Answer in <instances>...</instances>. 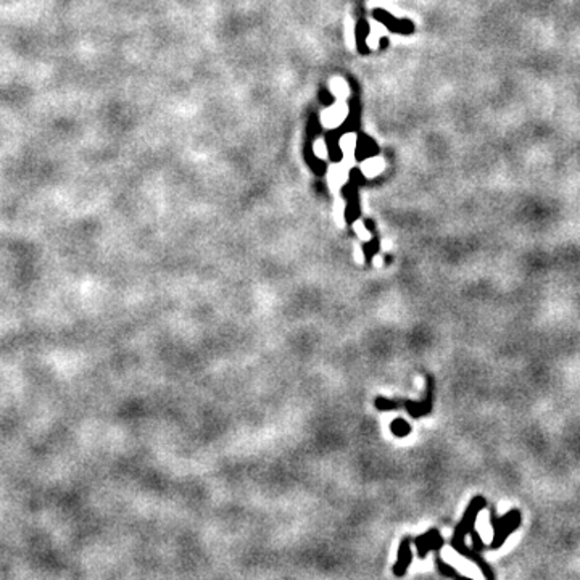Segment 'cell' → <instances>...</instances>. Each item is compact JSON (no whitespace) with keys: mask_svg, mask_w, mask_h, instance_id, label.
Wrapping results in <instances>:
<instances>
[{"mask_svg":"<svg viewBox=\"0 0 580 580\" xmlns=\"http://www.w3.org/2000/svg\"><path fill=\"white\" fill-rule=\"evenodd\" d=\"M485 504H487V500L483 498V497H477V498H474L473 500V503H470V506L467 508V511L464 513V517H463V521H461V524H459L458 527H456V532H455V537H453V540H451V545L461 553V554H466L467 558H470L473 561H476L479 566H480V569L483 571V575H485L487 578H493V574H492V571L488 569V566L483 563L479 556H474L476 553H473V551H469L466 547H464V535L467 534V532H470V529H474V521H476V517H477V513L482 510V508H485Z\"/></svg>","mask_w":580,"mask_h":580,"instance_id":"1","label":"cell"},{"mask_svg":"<svg viewBox=\"0 0 580 580\" xmlns=\"http://www.w3.org/2000/svg\"><path fill=\"white\" fill-rule=\"evenodd\" d=\"M347 116H348V105L345 103V100H337L335 105L329 106L328 110L322 112L321 123L325 128H337L343 123Z\"/></svg>","mask_w":580,"mask_h":580,"instance_id":"2","label":"cell"},{"mask_svg":"<svg viewBox=\"0 0 580 580\" xmlns=\"http://www.w3.org/2000/svg\"><path fill=\"white\" fill-rule=\"evenodd\" d=\"M385 168V161L380 158V156H372V158H368L366 161H362L361 165V171L366 177H374V176H379Z\"/></svg>","mask_w":580,"mask_h":580,"instance_id":"3","label":"cell"},{"mask_svg":"<svg viewBox=\"0 0 580 580\" xmlns=\"http://www.w3.org/2000/svg\"><path fill=\"white\" fill-rule=\"evenodd\" d=\"M348 179V168L345 165H334L329 169V183L332 187H340Z\"/></svg>","mask_w":580,"mask_h":580,"instance_id":"4","label":"cell"},{"mask_svg":"<svg viewBox=\"0 0 580 580\" xmlns=\"http://www.w3.org/2000/svg\"><path fill=\"white\" fill-rule=\"evenodd\" d=\"M331 92L337 100H347L350 95V86L343 78H332L331 79Z\"/></svg>","mask_w":580,"mask_h":580,"instance_id":"5","label":"cell"},{"mask_svg":"<svg viewBox=\"0 0 580 580\" xmlns=\"http://www.w3.org/2000/svg\"><path fill=\"white\" fill-rule=\"evenodd\" d=\"M409 561H411V551H409V547H408V540H405L400 551H398V564L395 566V574L396 575L405 574V569L409 564Z\"/></svg>","mask_w":580,"mask_h":580,"instance_id":"6","label":"cell"},{"mask_svg":"<svg viewBox=\"0 0 580 580\" xmlns=\"http://www.w3.org/2000/svg\"><path fill=\"white\" fill-rule=\"evenodd\" d=\"M340 150L343 152V155L347 156H353L355 150H356V136L355 134H345L342 139H340Z\"/></svg>","mask_w":580,"mask_h":580,"instance_id":"7","label":"cell"},{"mask_svg":"<svg viewBox=\"0 0 580 580\" xmlns=\"http://www.w3.org/2000/svg\"><path fill=\"white\" fill-rule=\"evenodd\" d=\"M384 28L380 26V24H374V28H372V31L369 32V35H368V45L371 47V48H376L377 45H379V41H380V38L384 35Z\"/></svg>","mask_w":580,"mask_h":580,"instance_id":"8","label":"cell"},{"mask_svg":"<svg viewBox=\"0 0 580 580\" xmlns=\"http://www.w3.org/2000/svg\"><path fill=\"white\" fill-rule=\"evenodd\" d=\"M313 150H314V155L318 156V158H328V155H329V150H328V145H325V142L322 140V139H318L316 142H314V145H313Z\"/></svg>","mask_w":580,"mask_h":580,"instance_id":"9","label":"cell"}]
</instances>
